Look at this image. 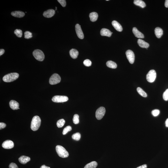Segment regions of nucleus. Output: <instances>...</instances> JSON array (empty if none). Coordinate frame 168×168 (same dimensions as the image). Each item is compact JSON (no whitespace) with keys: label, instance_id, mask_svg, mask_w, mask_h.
<instances>
[{"label":"nucleus","instance_id":"f257e3e1","mask_svg":"<svg viewBox=\"0 0 168 168\" xmlns=\"http://www.w3.org/2000/svg\"><path fill=\"white\" fill-rule=\"evenodd\" d=\"M41 119L39 116H36L33 117L31 123V128L32 130H37L41 125Z\"/></svg>","mask_w":168,"mask_h":168},{"label":"nucleus","instance_id":"f03ea898","mask_svg":"<svg viewBox=\"0 0 168 168\" xmlns=\"http://www.w3.org/2000/svg\"><path fill=\"white\" fill-rule=\"evenodd\" d=\"M19 75L16 72H13L6 75L3 78V80L5 82H10L15 81L18 79Z\"/></svg>","mask_w":168,"mask_h":168},{"label":"nucleus","instance_id":"7ed1b4c3","mask_svg":"<svg viewBox=\"0 0 168 168\" xmlns=\"http://www.w3.org/2000/svg\"><path fill=\"white\" fill-rule=\"evenodd\" d=\"M56 150L59 156L62 158H66L69 156V154L67 151L61 146L58 145L56 146Z\"/></svg>","mask_w":168,"mask_h":168},{"label":"nucleus","instance_id":"20e7f679","mask_svg":"<svg viewBox=\"0 0 168 168\" xmlns=\"http://www.w3.org/2000/svg\"><path fill=\"white\" fill-rule=\"evenodd\" d=\"M33 55L37 60L42 61L45 59V55L42 51L39 49H36L33 52Z\"/></svg>","mask_w":168,"mask_h":168},{"label":"nucleus","instance_id":"39448f33","mask_svg":"<svg viewBox=\"0 0 168 168\" xmlns=\"http://www.w3.org/2000/svg\"><path fill=\"white\" fill-rule=\"evenodd\" d=\"M61 78L57 73L53 74L49 79V84L51 85L56 84L59 83L61 81Z\"/></svg>","mask_w":168,"mask_h":168},{"label":"nucleus","instance_id":"423d86ee","mask_svg":"<svg viewBox=\"0 0 168 168\" xmlns=\"http://www.w3.org/2000/svg\"><path fill=\"white\" fill-rule=\"evenodd\" d=\"M156 77V73L155 70H150L146 75L147 81L149 83H153L155 81Z\"/></svg>","mask_w":168,"mask_h":168},{"label":"nucleus","instance_id":"0eeeda50","mask_svg":"<svg viewBox=\"0 0 168 168\" xmlns=\"http://www.w3.org/2000/svg\"><path fill=\"white\" fill-rule=\"evenodd\" d=\"M68 99V97L66 96L57 95L54 96L52 99V100L54 102L60 103L67 102Z\"/></svg>","mask_w":168,"mask_h":168},{"label":"nucleus","instance_id":"6e6552de","mask_svg":"<svg viewBox=\"0 0 168 168\" xmlns=\"http://www.w3.org/2000/svg\"><path fill=\"white\" fill-rule=\"evenodd\" d=\"M106 112L105 108L103 107H101L96 110V117L98 120L102 119L104 117Z\"/></svg>","mask_w":168,"mask_h":168},{"label":"nucleus","instance_id":"1a4fd4ad","mask_svg":"<svg viewBox=\"0 0 168 168\" xmlns=\"http://www.w3.org/2000/svg\"><path fill=\"white\" fill-rule=\"evenodd\" d=\"M126 55L129 61L131 64H133L134 63L135 58V56L133 51L131 50H127L126 51Z\"/></svg>","mask_w":168,"mask_h":168},{"label":"nucleus","instance_id":"9d476101","mask_svg":"<svg viewBox=\"0 0 168 168\" xmlns=\"http://www.w3.org/2000/svg\"><path fill=\"white\" fill-rule=\"evenodd\" d=\"M2 146L5 149H11L14 146V144L11 140H7L4 141L2 144Z\"/></svg>","mask_w":168,"mask_h":168},{"label":"nucleus","instance_id":"9b49d317","mask_svg":"<svg viewBox=\"0 0 168 168\" xmlns=\"http://www.w3.org/2000/svg\"><path fill=\"white\" fill-rule=\"evenodd\" d=\"M75 30L78 37L81 39H84V33L81 29V26L79 24H77L76 25Z\"/></svg>","mask_w":168,"mask_h":168},{"label":"nucleus","instance_id":"f8f14e48","mask_svg":"<svg viewBox=\"0 0 168 168\" xmlns=\"http://www.w3.org/2000/svg\"><path fill=\"white\" fill-rule=\"evenodd\" d=\"M55 13V10L53 9H49L45 11L43 13V15L45 18H49L53 16Z\"/></svg>","mask_w":168,"mask_h":168},{"label":"nucleus","instance_id":"ddd939ff","mask_svg":"<svg viewBox=\"0 0 168 168\" xmlns=\"http://www.w3.org/2000/svg\"><path fill=\"white\" fill-rule=\"evenodd\" d=\"M101 36H107L110 37L112 35V33L109 30L106 28H102L100 32Z\"/></svg>","mask_w":168,"mask_h":168},{"label":"nucleus","instance_id":"4468645a","mask_svg":"<svg viewBox=\"0 0 168 168\" xmlns=\"http://www.w3.org/2000/svg\"><path fill=\"white\" fill-rule=\"evenodd\" d=\"M132 31L133 34L136 37L140 38H144V36L143 34L139 31L136 27H133Z\"/></svg>","mask_w":168,"mask_h":168},{"label":"nucleus","instance_id":"2eb2a0df","mask_svg":"<svg viewBox=\"0 0 168 168\" xmlns=\"http://www.w3.org/2000/svg\"><path fill=\"white\" fill-rule=\"evenodd\" d=\"M9 104L10 108L12 110H16L19 109V103L17 101L12 100L10 101Z\"/></svg>","mask_w":168,"mask_h":168},{"label":"nucleus","instance_id":"dca6fc26","mask_svg":"<svg viewBox=\"0 0 168 168\" xmlns=\"http://www.w3.org/2000/svg\"><path fill=\"white\" fill-rule=\"evenodd\" d=\"M112 24L114 28L118 32H121L123 30L122 27L120 24L116 21H113L112 22Z\"/></svg>","mask_w":168,"mask_h":168},{"label":"nucleus","instance_id":"f3484780","mask_svg":"<svg viewBox=\"0 0 168 168\" xmlns=\"http://www.w3.org/2000/svg\"><path fill=\"white\" fill-rule=\"evenodd\" d=\"M12 16L18 18H21L25 16L24 12L21 11H15L11 13Z\"/></svg>","mask_w":168,"mask_h":168},{"label":"nucleus","instance_id":"a211bd4d","mask_svg":"<svg viewBox=\"0 0 168 168\" xmlns=\"http://www.w3.org/2000/svg\"><path fill=\"white\" fill-rule=\"evenodd\" d=\"M31 159L28 156H22L18 159L19 162L22 164H25L30 161Z\"/></svg>","mask_w":168,"mask_h":168},{"label":"nucleus","instance_id":"6ab92c4d","mask_svg":"<svg viewBox=\"0 0 168 168\" xmlns=\"http://www.w3.org/2000/svg\"><path fill=\"white\" fill-rule=\"evenodd\" d=\"M137 43L139 46L143 48H147L149 46V44L141 39L138 40Z\"/></svg>","mask_w":168,"mask_h":168},{"label":"nucleus","instance_id":"aec40b11","mask_svg":"<svg viewBox=\"0 0 168 168\" xmlns=\"http://www.w3.org/2000/svg\"><path fill=\"white\" fill-rule=\"evenodd\" d=\"M70 54L71 58L73 59H76L77 58L79 52L77 49H72L70 50Z\"/></svg>","mask_w":168,"mask_h":168},{"label":"nucleus","instance_id":"412c9836","mask_svg":"<svg viewBox=\"0 0 168 168\" xmlns=\"http://www.w3.org/2000/svg\"><path fill=\"white\" fill-rule=\"evenodd\" d=\"M163 32L162 29L159 27H157L155 29V34L157 38H159L163 35Z\"/></svg>","mask_w":168,"mask_h":168},{"label":"nucleus","instance_id":"4be33fe9","mask_svg":"<svg viewBox=\"0 0 168 168\" xmlns=\"http://www.w3.org/2000/svg\"><path fill=\"white\" fill-rule=\"evenodd\" d=\"M133 3L135 5L138 6L143 8L145 7L146 6L144 2L141 0H134Z\"/></svg>","mask_w":168,"mask_h":168},{"label":"nucleus","instance_id":"5701e85b","mask_svg":"<svg viewBox=\"0 0 168 168\" xmlns=\"http://www.w3.org/2000/svg\"><path fill=\"white\" fill-rule=\"evenodd\" d=\"M98 15L96 12H92L90 14L89 18H90V20L92 22H94L97 20Z\"/></svg>","mask_w":168,"mask_h":168},{"label":"nucleus","instance_id":"b1692460","mask_svg":"<svg viewBox=\"0 0 168 168\" xmlns=\"http://www.w3.org/2000/svg\"><path fill=\"white\" fill-rule=\"evenodd\" d=\"M107 66L112 69H116L117 67V64L112 61H108L106 63Z\"/></svg>","mask_w":168,"mask_h":168},{"label":"nucleus","instance_id":"393cba45","mask_svg":"<svg viewBox=\"0 0 168 168\" xmlns=\"http://www.w3.org/2000/svg\"><path fill=\"white\" fill-rule=\"evenodd\" d=\"M97 166V162L93 161L85 165L84 168H96Z\"/></svg>","mask_w":168,"mask_h":168},{"label":"nucleus","instance_id":"a878e982","mask_svg":"<svg viewBox=\"0 0 168 168\" xmlns=\"http://www.w3.org/2000/svg\"><path fill=\"white\" fill-rule=\"evenodd\" d=\"M137 91L138 93L140 94L141 96H143L144 97H146L147 95L146 93L143 90L142 88L140 87H138L137 89Z\"/></svg>","mask_w":168,"mask_h":168},{"label":"nucleus","instance_id":"bb28decb","mask_svg":"<svg viewBox=\"0 0 168 168\" xmlns=\"http://www.w3.org/2000/svg\"><path fill=\"white\" fill-rule=\"evenodd\" d=\"M65 123V120L64 119H61L57 121L56 125L58 128L63 127Z\"/></svg>","mask_w":168,"mask_h":168},{"label":"nucleus","instance_id":"cd10ccee","mask_svg":"<svg viewBox=\"0 0 168 168\" xmlns=\"http://www.w3.org/2000/svg\"><path fill=\"white\" fill-rule=\"evenodd\" d=\"M81 138V134L79 133H74L72 135V138L76 141H79Z\"/></svg>","mask_w":168,"mask_h":168},{"label":"nucleus","instance_id":"c85d7f7f","mask_svg":"<svg viewBox=\"0 0 168 168\" xmlns=\"http://www.w3.org/2000/svg\"><path fill=\"white\" fill-rule=\"evenodd\" d=\"M14 33L17 37H21L22 36L23 32L21 30L17 29L15 30Z\"/></svg>","mask_w":168,"mask_h":168},{"label":"nucleus","instance_id":"c756f323","mask_svg":"<svg viewBox=\"0 0 168 168\" xmlns=\"http://www.w3.org/2000/svg\"><path fill=\"white\" fill-rule=\"evenodd\" d=\"M72 127L71 126H68L65 127L63 130L62 133L63 135H65L68 132L72 130Z\"/></svg>","mask_w":168,"mask_h":168},{"label":"nucleus","instance_id":"7c9ffc66","mask_svg":"<svg viewBox=\"0 0 168 168\" xmlns=\"http://www.w3.org/2000/svg\"><path fill=\"white\" fill-rule=\"evenodd\" d=\"M79 117L78 114H75L73 116V123L74 124H77L79 123Z\"/></svg>","mask_w":168,"mask_h":168},{"label":"nucleus","instance_id":"2f4dec72","mask_svg":"<svg viewBox=\"0 0 168 168\" xmlns=\"http://www.w3.org/2000/svg\"><path fill=\"white\" fill-rule=\"evenodd\" d=\"M33 37L32 34L29 31L25 32L24 33V37L25 39H29Z\"/></svg>","mask_w":168,"mask_h":168},{"label":"nucleus","instance_id":"473e14b6","mask_svg":"<svg viewBox=\"0 0 168 168\" xmlns=\"http://www.w3.org/2000/svg\"><path fill=\"white\" fill-rule=\"evenodd\" d=\"M163 99L166 101H168V88L164 92L163 94Z\"/></svg>","mask_w":168,"mask_h":168},{"label":"nucleus","instance_id":"72a5a7b5","mask_svg":"<svg viewBox=\"0 0 168 168\" xmlns=\"http://www.w3.org/2000/svg\"><path fill=\"white\" fill-rule=\"evenodd\" d=\"M84 64L85 66L87 67L90 66L92 65V62L89 60L87 59L84 61Z\"/></svg>","mask_w":168,"mask_h":168},{"label":"nucleus","instance_id":"f704fd0d","mask_svg":"<svg viewBox=\"0 0 168 168\" xmlns=\"http://www.w3.org/2000/svg\"><path fill=\"white\" fill-rule=\"evenodd\" d=\"M160 113V111L158 109H155L152 111V114L154 117L158 116Z\"/></svg>","mask_w":168,"mask_h":168},{"label":"nucleus","instance_id":"c9c22d12","mask_svg":"<svg viewBox=\"0 0 168 168\" xmlns=\"http://www.w3.org/2000/svg\"><path fill=\"white\" fill-rule=\"evenodd\" d=\"M58 1L63 7H65L66 5V1L65 0H58Z\"/></svg>","mask_w":168,"mask_h":168},{"label":"nucleus","instance_id":"e433bc0d","mask_svg":"<svg viewBox=\"0 0 168 168\" xmlns=\"http://www.w3.org/2000/svg\"><path fill=\"white\" fill-rule=\"evenodd\" d=\"M9 168H18L17 165L14 163H11L9 165Z\"/></svg>","mask_w":168,"mask_h":168},{"label":"nucleus","instance_id":"4c0bfd02","mask_svg":"<svg viewBox=\"0 0 168 168\" xmlns=\"http://www.w3.org/2000/svg\"><path fill=\"white\" fill-rule=\"evenodd\" d=\"M6 125L4 123H0V129L1 130L2 129L5 128L6 126Z\"/></svg>","mask_w":168,"mask_h":168},{"label":"nucleus","instance_id":"58836bf2","mask_svg":"<svg viewBox=\"0 0 168 168\" xmlns=\"http://www.w3.org/2000/svg\"><path fill=\"white\" fill-rule=\"evenodd\" d=\"M147 168V165L146 164H144V165L138 167L136 168Z\"/></svg>","mask_w":168,"mask_h":168},{"label":"nucleus","instance_id":"ea45409f","mask_svg":"<svg viewBox=\"0 0 168 168\" xmlns=\"http://www.w3.org/2000/svg\"><path fill=\"white\" fill-rule=\"evenodd\" d=\"M5 50L3 49H0V56H1L4 53Z\"/></svg>","mask_w":168,"mask_h":168},{"label":"nucleus","instance_id":"a19ab883","mask_svg":"<svg viewBox=\"0 0 168 168\" xmlns=\"http://www.w3.org/2000/svg\"><path fill=\"white\" fill-rule=\"evenodd\" d=\"M165 6L166 7L168 8V0H166L165 1Z\"/></svg>","mask_w":168,"mask_h":168},{"label":"nucleus","instance_id":"79ce46f5","mask_svg":"<svg viewBox=\"0 0 168 168\" xmlns=\"http://www.w3.org/2000/svg\"><path fill=\"white\" fill-rule=\"evenodd\" d=\"M40 168H50L49 167L47 166H46V165H42V166Z\"/></svg>","mask_w":168,"mask_h":168},{"label":"nucleus","instance_id":"37998d69","mask_svg":"<svg viewBox=\"0 0 168 168\" xmlns=\"http://www.w3.org/2000/svg\"><path fill=\"white\" fill-rule=\"evenodd\" d=\"M166 126L167 127H168V118L165 121Z\"/></svg>","mask_w":168,"mask_h":168}]
</instances>
